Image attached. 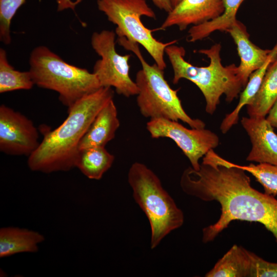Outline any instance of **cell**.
Wrapping results in <instances>:
<instances>
[{"mask_svg": "<svg viewBox=\"0 0 277 277\" xmlns=\"http://www.w3.org/2000/svg\"><path fill=\"white\" fill-rule=\"evenodd\" d=\"M222 0H182L169 13L159 29L165 30L176 26L183 31L213 20L224 12Z\"/></svg>", "mask_w": 277, "mask_h": 277, "instance_id": "cell-11", "label": "cell"}, {"mask_svg": "<svg viewBox=\"0 0 277 277\" xmlns=\"http://www.w3.org/2000/svg\"><path fill=\"white\" fill-rule=\"evenodd\" d=\"M128 182L135 202L148 219L151 228L150 247L154 249L170 232L182 226L183 211L163 188L157 175L140 162L132 164Z\"/></svg>", "mask_w": 277, "mask_h": 277, "instance_id": "cell-5", "label": "cell"}, {"mask_svg": "<svg viewBox=\"0 0 277 277\" xmlns=\"http://www.w3.org/2000/svg\"><path fill=\"white\" fill-rule=\"evenodd\" d=\"M29 65L34 85L57 92L59 100L68 109L102 87L93 72L66 62L45 46L32 50Z\"/></svg>", "mask_w": 277, "mask_h": 277, "instance_id": "cell-6", "label": "cell"}, {"mask_svg": "<svg viewBox=\"0 0 277 277\" xmlns=\"http://www.w3.org/2000/svg\"><path fill=\"white\" fill-rule=\"evenodd\" d=\"M222 1L225 8L223 13L213 20L191 26L188 31V42L193 43L202 40L216 31L227 32L237 21L238 10L244 0Z\"/></svg>", "mask_w": 277, "mask_h": 277, "instance_id": "cell-20", "label": "cell"}, {"mask_svg": "<svg viewBox=\"0 0 277 277\" xmlns=\"http://www.w3.org/2000/svg\"><path fill=\"white\" fill-rule=\"evenodd\" d=\"M271 126L277 129V100L266 116Z\"/></svg>", "mask_w": 277, "mask_h": 277, "instance_id": "cell-26", "label": "cell"}, {"mask_svg": "<svg viewBox=\"0 0 277 277\" xmlns=\"http://www.w3.org/2000/svg\"><path fill=\"white\" fill-rule=\"evenodd\" d=\"M155 6L162 10H164L167 13L170 12L173 7L171 4L170 0H151Z\"/></svg>", "mask_w": 277, "mask_h": 277, "instance_id": "cell-27", "label": "cell"}, {"mask_svg": "<svg viewBox=\"0 0 277 277\" xmlns=\"http://www.w3.org/2000/svg\"><path fill=\"white\" fill-rule=\"evenodd\" d=\"M97 5L108 20L116 25L115 32L118 37H125L143 46L157 66L162 70L165 69V49L177 41L161 42L153 37V30L143 25L141 19L143 16L156 18L146 0H97Z\"/></svg>", "mask_w": 277, "mask_h": 277, "instance_id": "cell-7", "label": "cell"}, {"mask_svg": "<svg viewBox=\"0 0 277 277\" xmlns=\"http://www.w3.org/2000/svg\"><path fill=\"white\" fill-rule=\"evenodd\" d=\"M38 134L33 122L19 112L0 106V150L11 155L29 156L38 147Z\"/></svg>", "mask_w": 277, "mask_h": 277, "instance_id": "cell-10", "label": "cell"}, {"mask_svg": "<svg viewBox=\"0 0 277 277\" xmlns=\"http://www.w3.org/2000/svg\"><path fill=\"white\" fill-rule=\"evenodd\" d=\"M26 0H0V40L5 45L11 42V21Z\"/></svg>", "mask_w": 277, "mask_h": 277, "instance_id": "cell-23", "label": "cell"}, {"mask_svg": "<svg viewBox=\"0 0 277 277\" xmlns=\"http://www.w3.org/2000/svg\"><path fill=\"white\" fill-rule=\"evenodd\" d=\"M146 129L153 138H168L173 141L195 170L200 168V160L220 144L219 136L210 130L189 129L179 121L150 119L146 124Z\"/></svg>", "mask_w": 277, "mask_h": 277, "instance_id": "cell-9", "label": "cell"}, {"mask_svg": "<svg viewBox=\"0 0 277 277\" xmlns=\"http://www.w3.org/2000/svg\"><path fill=\"white\" fill-rule=\"evenodd\" d=\"M113 96L112 88L102 87L75 103L68 109V116L61 125L44 133L38 147L28 156L29 168L48 173L75 167L81 139L99 111Z\"/></svg>", "mask_w": 277, "mask_h": 277, "instance_id": "cell-2", "label": "cell"}, {"mask_svg": "<svg viewBox=\"0 0 277 277\" xmlns=\"http://www.w3.org/2000/svg\"><path fill=\"white\" fill-rule=\"evenodd\" d=\"M182 0H170L171 4L173 8L176 6Z\"/></svg>", "mask_w": 277, "mask_h": 277, "instance_id": "cell-28", "label": "cell"}, {"mask_svg": "<svg viewBox=\"0 0 277 277\" xmlns=\"http://www.w3.org/2000/svg\"><path fill=\"white\" fill-rule=\"evenodd\" d=\"M114 156L105 147H94L79 150L75 167L87 177L99 180L112 165Z\"/></svg>", "mask_w": 277, "mask_h": 277, "instance_id": "cell-18", "label": "cell"}, {"mask_svg": "<svg viewBox=\"0 0 277 277\" xmlns=\"http://www.w3.org/2000/svg\"><path fill=\"white\" fill-rule=\"evenodd\" d=\"M277 100V58L269 66L257 93L246 106L250 117H266Z\"/></svg>", "mask_w": 277, "mask_h": 277, "instance_id": "cell-17", "label": "cell"}, {"mask_svg": "<svg viewBox=\"0 0 277 277\" xmlns=\"http://www.w3.org/2000/svg\"><path fill=\"white\" fill-rule=\"evenodd\" d=\"M82 0H56L57 11H62L66 9H72L74 11L76 6L81 3Z\"/></svg>", "mask_w": 277, "mask_h": 277, "instance_id": "cell-25", "label": "cell"}, {"mask_svg": "<svg viewBox=\"0 0 277 277\" xmlns=\"http://www.w3.org/2000/svg\"><path fill=\"white\" fill-rule=\"evenodd\" d=\"M241 124L252 147L246 161L277 166V134L266 117H243Z\"/></svg>", "mask_w": 277, "mask_h": 277, "instance_id": "cell-12", "label": "cell"}, {"mask_svg": "<svg viewBox=\"0 0 277 277\" xmlns=\"http://www.w3.org/2000/svg\"><path fill=\"white\" fill-rule=\"evenodd\" d=\"M251 277H277V263L270 262L253 253Z\"/></svg>", "mask_w": 277, "mask_h": 277, "instance_id": "cell-24", "label": "cell"}, {"mask_svg": "<svg viewBox=\"0 0 277 277\" xmlns=\"http://www.w3.org/2000/svg\"><path fill=\"white\" fill-rule=\"evenodd\" d=\"M120 125L117 108L113 99L99 111L81 139L78 150L105 147L114 138Z\"/></svg>", "mask_w": 277, "mask_h": 277, "instance_id": "cell-14", "label": "cell"}, {"mask_svg": "<svg viewBox=\"0 0 277 277\" xmlns=\"http://www.w3.org/2000/svg\"><path fill=\"white\" fill-rule=\"evenodd\" d=\"M233 165L251 173L263 187L264 192L274 196L277 195V166L260 163L248 165Z\"/></svg>", "mask_w": 277, "mask_h": 277, "instance_id": "cell-22", "label": "cell"}, {"mask_svg": "<svg viewBox=\"0 0 277 277\" xmlns=\"http://www.w3.org/2000/svg\"><path fill=\"white\" fill-rule=\"evenodd\" d=\"M116 42L134 53L142 65V69L136 73L135 82L138 89L136 103L143 116L150 120L181 121L192 128H205L204 121L193 118L186 112L177 95L179 90L171 88L165 78L163 70L155 63L150 65L146 61L139 44L123 36L118 37Z\"/></svg>", "mask_w": 277, "mask_h": 277, "instance_id": "cell-4", "label": "cell"}, {"mask_svg": "<svg viewBox=\"0 0 277 277\" xmlns=\"http://www.w3.org/2000/svg\"><path fill=\"white\" fill-rule=\"evenodd\" d=\"M34 85L31 73L15 70L9 63L6 51L0 49V93L29 90Z\"/></svg>", "mask_w": 277, "mask_h": 277, "instance_id": "cell-21", "label": "cell"}, {"mask_svg": "<svg viewBox=\"0 0 277 277\" xmlns=\"http://www.w3.org/2000/svg\"><path fill=\"white\" fill-rule=\"evenodd\" d=\"M274 60V57L270 55L265 62L250 75L246 86L240 93L238 105L231 112L226 114L221 122L220 129L222 133H227L239 122L240 111L250 103L257 93L269 66Z\"/></svg>", "mask_w": 277, "mask_h": 277, "instance_id": "cell-19", "label": "cell"}, {"mask_svg": "<svg viewBox=\"0 0 277 277\" xmlns=\"http://www.w3.org/2000/svg\"><path fill=\"white\" fill-rule=\"evenodd\" d=\"M253 254L233 245L206 274V277H251Z\"/></svg>", "mask_w": 277, "mask_h": 277, "instance_id": "cell-15", "label": "cell"}, {"mask_svg": "<svg viewBox=\"0 0 277 277\" xmlns=\"http://www.w3.org/2000/svg\"><path fill=\"white\" fill-rule=\"evenodd\" d=\"M116 35L115 32L107 30L92 34V47L101 57L96 61L92 72L101 87H113L117 93L126 97L136 95L138 89L129 74L131 55H123L117 52Z\"/></svg>", "mask_w": 277, "mask_h": 277, "instance_id": "cell-8", "label": "cell"}, {"mask_svg": "<svg viewBox=\"0 0 277 277\" xmlns=\"http://www.w3.org/2000/svg\"><path fill=\"white\" fill-rule=\"evenodd\" d=\"M199 170L185 169L180 186L186 194L203 201H215L221 214L214 224L203 229L202 241H213L235 220L262 224L277 244V200L252 187L246 171L216 153L209 151L202 158Z\"/></svg>", "mask_w": 277, "mask_h": 277, "instance_id": "cell-1", "label": "cell"}, {"mask_svg": "<svg viewBox=\"0 0 277 277\" xmlns=\"http://www.w3.org/2000/svg\"><path fill=\"white\" fill-rule=\"evenodd\" d=\"M221 48V45L216 43L208 49L198 51L210 60L209 65L204 67L193 66L187 62L183 47L172 44L165 49L173 71V84H177L182 78L194 83L202 93L206 102L205 111L210 115L216 111L222 95L230 103L238 98L244 88L238 75V66L234 64L223 65Z\"/></svg>", "mask_w": 277, "mask_h": 277, "instance_id": "cell-3", "label": "cell"}, {"mask_svg": "<svg viewBox=\"0 0 277 277\" xmlns=\"http://www.w3.org/2000/svg\"><path fill=\"white\" fill-rule=\"evenodd\" d=\"M44 236L39 232L14 227L0 229V258L23 252H35Z\"/></svg>", "mask_w": 277, "mask_h": 277, "instance_id": "cell-16", "label": "cell"}, {"mask_svg": "<svg viewBox=\"0 0 277 277\" xmlns=\"http://www.w3.org/2000/svg\"><path fill=\"white\" fill-rule=\"evenodd\" d=\"M237 48L240 58L238 66V75L244 88L250 75L259 68L267 59L271 49H263L251 42L246 27L237 20L227 30Z\"/></svg>", "mask_w": 277, "mask_h": 277, "instance_id": "cell-13", "label": "cell"}]
</instances>
